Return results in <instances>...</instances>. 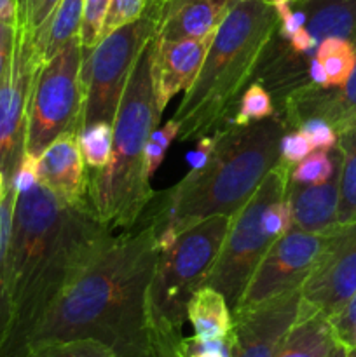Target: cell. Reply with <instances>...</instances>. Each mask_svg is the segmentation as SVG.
Here are the masks:
<instances>
[{
	"instance_id": "8992f818",
	"label": "cell",
	"mask_w": 356,
	"mask_h": 357,
	"mask_svg": "<svg viewBox=\"0 0 356 357\" xmlns=\"http://www.w3.org/2000/svg\"><path fill=\"white\" fill-rule=\"evenodd\" d=\"M230 216L216 215L185 229L175 244L159 251L150 284L154 331L181 335L191 296L206 286Z\"/></svg>"
},
{
	"instance_id": "c3c4849f",
	"label": "cell",
	"mask_w": 356,
	"mask_h": 357,
	"mask_svg": "<svg viewBox=\"0 0 356 357\" xmlns=\"http://www.w3.org/2000/svg\"><path fill=\"white\" fill-rule=\"evenodd\" d=\"M293 2H306V0H293Z\"/></svg>"
},
{
	"instance_id": "ba28073f",
	"label": "cell",
	"mask_w": 356,
	"mask_h": 357,
	"mask_svg": "<svg viewBox=\"0 0 356 357\" xmlns=\"http://www.w3.org/2000/svg\"><path fill=\"white\" fill-rule=\"evenodd\" d=\"M159 9L147 0L138 20L117 28L101 38L91 51H84L80 77L84 84V107L80 131L96 122L114 124L119 103L143 49L154 40Z\"/></svg>"
},
{
	"instance_id": "bcb514c9",
	"label": "cell",
	"mask_w": 356,
	"mask_h": 357,
	"mask_svg": "<svg viewBox=\"0 0 356 357\" xmlns=\"http://www.w3.org/2000/svg\"><path fill=\"white\" fill-rule=\"evenodd\" d=\"M346 357H356V347H346Z\"/></svg>"
},
{
	"instance_id": "4fadbf2b",
	"label": "cell",
	"mask_w": 356,
	"mask_h": 357,
	"mask_svg": "<svg viewBox=\"0 0 356 357\" xmlns=\"http://www.w3.org/2000/svg\"><path fill=\"white\" fill-rule=\"evenodd\" d=\"M356 293V222L337 227L316 271L304 282L300 302L332 319Z\"/></svg>"
},
{
	"instance_id": "f35d334b",
	"label": "cell",
	"mask_w": 356,
	"mask_h": 357,
	"mask_svg": "<svg viewBox=\"0 0 356 357\" xmlns=\"http://www.w3.org/2000/svg\"><path fill=\"white\" fill-rule=\"evenodd\" d=\"M181 338L184 335L156 333V357H181Z\"/></svg>"
},
{
	"instance_id": "7dc6e473",
	"label": "cell",
	"mask_w": 356,
	"mask_h": 357,
	"mask_svg": "<svg viewBox=\"0 0 356 357\" xmlns=\"http://www.w3.org/2000/svg\"><path fill=\"white\" fill-rule=\"evenodd\" d=\"M149 2H150V3H154V6H156L157 9H159V7L163 6V3L166 2V0H149Z\"/></svg>"
},
{
	"instance_id": "d4e9b609",
	"label": "cell",
	"mask_w": 356,
	"mask_h": 357,
	"mask_svg": "<svg viewBox=\"0 0 356 357\" xmlns=\"http://www.w3.org/2000/svg\"><path fill=\"white\" fill-rule=\"evenodd\" d=\"M79 145L84 162L89 171L103 169L112 155L114 145V124L110 122H96L79 132Z\"/></svg>"
},
{
	"instance_id": "1f68e13d",
	"label": "cell",
	"mask_w": 356,
	"mask_h": 357,
	"mask_svg": "<svg viewBox=\"0 0 356 357\" xmlns=\"http://www.w3.org/2000/svg\"><path fill=\"white\" fill-rule=\"evenodd\" d=\"M297 129L307 136L313 150H325V152H330V150H334L335 146H337V132H335V129L332 128L327 121H323V119H306Z\"/></svg>"
},
{
	"instance_id": "7a4b0ae2",
	"label": "cell",
	"mask_w": 356,
	"mask_h": 357,
	"mask_svg": "<svg viewBox=\"0 0 356 357\" xmlns=\"http://www.w3.org/2000/svg\"><path fill=\"white\" fill-rule=\"evenodd\" d=\"M89 202L70 206L38 181L16 195L9 246L13 324L0 357H23L45 312L112 239Z\"/></svg>"
},
{
	"instance_id": "d590c367",
	"label": "cell",
	"mask_w": 356,
	"mask_h": 357,
	"mask_svg": "<svg viewBox=\"0 0 356 357\" xmlns=\"http://www.w3.org/2000/svg\"><path fill=\"white\" fill-rule=\"evenodd\" d=\"M16 37V21H0V80L10 63Z\"/></svg>"
},
{
	"instance_id": "6da1fadb",
	"label": "cell",
	"mask_w": 356,
	"mask_h": 357,
	"mask_svg": "<svg viewBox=\"0 0 356 357\" xmlns=\"http://www.w3.org/2000/svg\"><path fill=\"white\" fill-rule=\"evenodd\" d=\"M159 248L157 227L142 215L114 236L45 312L31 347L91 338L117 357H156L150 284Z\"/></svg>"
},
{
	"instance_id": "3957f363",
	"label": "cell",
	"mask_w": 356,
	"mask_h": 357,
	"mask_svg": "<svg viewBox=\"0 0 356 357\" xmlns=\"http://www.w3.org/2000/svg\"><path fill=\"white\" fill-rule=\"evenodd\" d=\"M288 128L269 117L215 131V149L201 169H191L175 187L156 194L143 215L156 222L163 244L209 216H232L253 195L265 174L281 159L279 145Z\"/></svg>"
},
{
	"instance_id": "4316f807",
	"label": "cell",
	"mask_w": 356,
	"mask_h": 357,
	"mask_svg": "<svg viewBox=\"0 0 356 357\" xmlns=\"http://www.w3.org/2000/svg\"><path fill=\"white\" fill-rule=\"evenodd\" d=\"M23 357H117L107 345L91 338L63 340L31 347Z\"/></svg>"
},
{
	"instance_id": "4dcf8cb0",
	"label": "cell",
	"mask_w": 356,
	"mask_h": 357,
	"mask_svg": "<svg viewBox=\"0 0 356 357\" xmlns=\"http://www.w3.org/2000/svg\"><path fill=\"white\" fill-rule=\"evenodd\" d=\"M147 7V0H110L105 14L100 40L117 28L138 20Z\"/></svg>"
},
{
	"instance_id": "603a6c76",
	"label": "cell",
	"mask_w": 356,
	"mask_h": 357,
	"mask_svg": "<svg viewBox=\"0 0 356 357\" xmlns=\"http://www.w3.org/2000/svg\"><path fill=\"white\" fill-rule=\"evenodd\" d=\"M17 192L13 185L7 188L6 197L0 202V356L6 349L7 338L13 324V305H10L9 284H7V246H9L13 213Z\"/></svg>"
},
{
	"instance_id": "277c9868",
	"label": "cell",
	"mask_w": 356,
	"mask_h": 357,
	"mask_svg": "<svg viewBox=\"0 0 356 357\" xmlns=\"http://www.w3.org/2000/svg\"><path fill=\"white\" fill-rule=\"evenodd\" d=\"M278 30L279 17L271 2H234L213 35L198 79L171 117L180 128L178 142H198L232 121L234 108Z\"/></svg>"
},
{
	"instance_id": "836d02e7",
	"label": "cell",
	"mask_w": 356,
	"mask_h": 357,
	"mask_svg": "<svg viewBox=\"0 0 356 357\" xmlns=\"http://www.w3.org/2000/svg\"><path fill=\"white\" fill-rule=\"evenodd\" d=\"M311 152H313V146H311L309 139L299 129H290L281 138L279 153H281V159L288 162L292 167L302 162Z\"/></svg>"
},
{
	"instance_id": "9c48e42d",
	"label": "cell",
	"mask_w": 356,
	"mask_h": 357,
	"mask_svg": "<svg viewBox=\"0 0 356 357\" xmlns=\"http://www.w3.org/2000/svg\"><path fill=\"white\" fill-rule=\"evenodd\" d=\"M82 58L84 49L77 37L38 68L28 103L27 153L38 157L61 132H80L84 107Z\"/></svg>"
},
{
	"instance_id": "8d00e7d4",
	"label": "cell",
	"mask_w": 356,
	"mask_h": 357,
	"mask_svg": "<svg viewBox=\"0 0 356 357\" xmlns=\"http://www.w3.org/2000/svg\"><path fill=\"white\" fill-rule=\"evenodd\" d=\"M288 51L292 52L295 58H302V56L309 54L311 51H314L316 49V40H314L313 37H311L309 31L306 30V26L300 28L299 31H295V33L292 35V37L288 38Z\"/></svg>"
},
{
	"instance_id": "f6af8a7d",
	"label": "cell",
	"mask_w": 356,
	"mask_h": 357,
	"mask_svg": "<svg viewBox=\"0 0 356 357\" xmlns=\"http://www.w3.org/2000/svg\"><path fill=\"white\" fill-rule=\"evenodd\" d=\"M328 357H346V347L342 344L335 345V349L332 351V354Z\"/></svg>"
},
{
	"instance_id": "f1b7e54d",
	"label": "cell",
	"mask_w": 356,
	"mask_h": 357,
	"mask_svg": "<svg viewBox=\"0 0 356 357\" xmlns=\"http://www.w3.org/2000/svg\"><path fill=\"white\" fill-rule=\"evenodd\" d=\"M178 131H180L178 124L173 119H170L163 128H157L150 135V138L147 139L145 153H143V176L149 183L154 174H156V171L159 169L170 145L175 139H178Z\"/></svg>"
},
{
	"instance_id": "ab89813d",
	"label": "cell",
	"mask_w": 356,
	"mask_h": 357,
	"mask_svg": "<svg viewBox=\"0 0 356 357\" xmlns=\"http://www.w3.org/2000/svg\"><path fill=\"white\" fill-rule=\"evenodd\" d=\"M35 2L37 0H16V26L27 28Z\"/></svg>"
},
{
	"instance_id": "d6a6232c",
	"label": "cell",
	"mask_w": 356,
	"mask_h": 357,
	"mask_svg": "<svg viewBox=\"0 0 356 357\" xmlns=\"http://www.w3.org/2000/svg\"><path fill=\"white\" fill-rule=\"evenodd\" d=\"M335 338L344 347H356V293L342 307L341 312L330 319Z\"/></svg>"
},
{
	"instance_id": "7bdbcfd3",
	"label": "cell",
	"mask_w": 356,
	"mask_h": 357,
	"mask_svg": "<svg viewBox=\"0 0 356 357\" xmlns=\"http://www.w3.org/2000/svg\"><path fill=\"white\" fill-rule=\"evenodd\" d=\"M181 357H230L227 352H215V351H206V352H191V354H181Z\"/></svg>"
},
{
	"instance_id": "30bf717a",
	"label": "cell",
	"mask_w": 356,
	"mask_h": 357,
	"mask_svg": "<svg viewBox=\"0 0 356 357\" xmlns=\"http://www.w3.org/2000/svg\"><path fill=\"white\" fill-rule=\"evenodd\" d=\"M335 229L320 234L290 229L285 236L276 239L255 268L236 309L302 289L304 282L327 253Z\"/></svg>"
},
{
	"instance_id": "f546056e",
	"label": "cell",
	"mask_w": 356,
	"mask_h": 357,
	"mask_svg": "<svg viewBox=\"0 0 356 357\" xmlns=\"http://www.w3.org/2000/svg\"><path fill=\"white\" fill-rule=\"evenodd\" d=\"M108 3H110V0H86L82 23H80L79 31V38L84 51H91L100 42L101 28H103Z\"/></svg>"
},
{
	"instance_id": "8fae6325",
	"label": "cell",
	"mask_w": 356,
	"mask_h": 357,
	"mask_svg": "<svg viewBox=\"0 0 356 357\" xmlns=\"http://www.w3.org/2000/svg\"><path fill=\"white\" fill-rule=\"evenodd\" d=\"M40 66L34 37L16 26L13 56L0 80V171L7 185L13 181L24 152L28 103Z\"/></svg>"
},
{
	"instance_id": "52a82bcc",
	"label": "cell",
	"mask_w": 356,
	"mask_h": 357,
	"mask_svg": "<svg viewBox=\"0 0 356 357\" xmlns=\"http://www.w3.org/2000/svg\"><path fill=\"white\" fill-rule=\"evenodd\" d=\"M290 174L292 166L279 159L253 195L230 216L218 257L206 279V286L225 296L230 310L236 309L255 268L276 241L265 230L264 213L269 204L288 194Z\"/></svg>"
},
{
	"instance_id": "83f0119b",
	"label": "cell",
	"mask_w": 356,
	"mask_h": 357,
	"mask_svg": "<svg viewBox=\"0 0 356 357\" xmlns=\"http://www.w3.org/2000/svg\"><path fill=\"white\" fill-rule=\"evenodd\" d=\"M272 115H274V103H272L271 93L265 89L264 84L251 82L244 89L237 105V112L230 122L236 126H246L250 122L272 117Z\"/></svg>"
},
{
	"instance_id": "cb8c5ba5",
	"label": "cell",
	"mask_w": 356,
	"mask_h": 357,
	"mask_svg": "<svg viewBox=\"0 0 356 357\" xmlns=\"http://www.w3.org/2000/svg\"><path fill=\"white\" fill-rule=\"evenodd\" d=\"M314 58L327 73L328 87H342L356 65V45L346 38H323L314 49Z\"/></svg>"
},
{
	"instance_id": "7c38bea8",
	"label": "cell",
	"mask_w": 356,
	"mask_h": 357,
	"mask_svg": "<svg viewBox=\"0 0 356 357\" xmlns=\"http://www.w3.org/2000/svg\"><path fill=\"white\" fill-rule=\"evenodd\" d=\"M300 289L278 298L237 307L227 344L230 357H274L279 344L299 317Z\"/></svg>"
},
{
	"instance_id": "d6986e66",
	"label": "cell",
	"mask_w": 356,
	"mask_h": 357,
	"mask_svg": "<svg viewBox=\"0 0 356 357\" xmlns=\"http://www.w3.org/2000/svg\"><path fill=\"white\" fill-rule=\"evenodd\" d=\"M299 9L307 21L306 30L318 42L323 38H346L356 45V0H306Z\"/></svg>"
},
{
	"instance_id": "b9f144b4",
	"label": "cell",
	"mask_w": 356,
	"mask_h": 357,
	"mask_svg": "<svg viewBox=\"0 0 356 357\" xmlns=\"http://www.w3.org/2000/svg\"><path fill=\"white\" fill-rule=\"evenodd\" d=\"M0 21H16V0H0Z\"/></svg>"
},
{
	"instance_id": "44dd1931",
	"label": "cell",
	"mask_w": 356,
	"mask_h": 357,
	"mask_svg": "<svg viewBox=\"0 0 356 357\" xmlns=\"http://www.w3.org/2000/svg\"><path fill=\"white\" fill-rule=\"evenodd\" d=\"M86 0H61L51 20L34 37L35 51L44 65L58 54L68 42L79 37Z\"/></svg>"
},
{
	"instance_id": "ac0fdd59",
	"label": "cell",
	"mask_w": 356,
	"mask_h": 357,
	"mask_svg": "<svg viewBox=\"0 0 356 357\" xmlns=\"http://www.w3.org/2000/svg\"><path fill=\"white\" fill-rule=\"evenodd\" d=\"M337 344L330 319L300 302L299 317L281 340L274 357H328Z\"/></svg>"
},
{
	"instance_id": "5bb4252c",
	"label": "cell",
	"mask_w": 356,
	"mask_h": 357,
	"mask_svg": "<svg viewBox=\"0 0 356 357\" xmlns=\"http://www.w3.org/2000/svg\"><path fill=\"white\" fill-rule=\"evenodd\" d=\"M209 38H181L166 40L154 37L152 42V82L157 108L164 112L178 93H185L198 79L212 45Z\"/></svg>"
},
{
	"instance_id": "484cf974",
	"label": "cell",
	"mask_w": 356,
	"mask_h": 357,
	"mask_svg": "<svg viewBox=\"0 0 356 357\" xmlns=\"http://www.w3.org/2000/svg\"><path fill=\"white\" fill-rule=\"evenodd\" d=\"M341 166V152L335 146L330 152L325 150H316L311 152L302 162L295 166L290 174V181L299 185H318L325 183L337 173Z\"/></svg>"
},
{
	"instance_id": "7402d4cb",
	"label": "cell",
	"mask_w": 356,
	"mask_h": 357,
	"mask_svg": "<svg viewBox=\"0 0 356 357\" xmlns=\"http://www.w3.org/2000/svg\"><path fill=\"white\" fill-rule=\"evenodd\" d=\"M337 149L341 152L337 227H348L356 222V128L339 136Z\"/></svg>"
},
{
	"instance_id": "e0dca14e",
	"label": "cell",
	"mask_w": 356,
	"mask_h": 357,
	"mask_svg": "<svg viewBox=\"0 0 356 357\" xmlns=\"http://www.w3.org/2000/svg\"><path fill=\"white\" fill-rule=\"evenodd\" d=\"M339 169L325 183L299 185L290 181L288 199L293 213L292 229L309 234L337 229Z\"/></svg>"
},
{
	"instance_id": "2e32d148",
	"label": "cell",
	"mask_w": 356,
	"mask_h": 357,
	"mask_svg": "<svg viewBox=\"0 0 356 357\" xmlns=\"http://www.w3.org/2000/svg\"><path fill=\"white\" fill-rule=\"evenodd\" d=\"M236 0H166L159 7L156 37L166 40L209 38Z\"/></svg>"
},
{
	"instance_id": "e575fe53",
	"label": "cell",
	"mask_w": 356,
	"mask_h": 357,
	"mask_svg": "<svg viewBox=\"0 0 356 357\" xmlns=\"http://www.w3.org/2000/svg\"><path fill=\"white\" fill-rule=\"evenodd\" d=\"M59 2H61V0H37L24 30H27L31 37H35V35H37L38 31L45 26V23L51 20L52 13H54L56 7L59 6Z\"/></svg>"
},
{
	"instance_id": "74e56055",
	"label": "cell",
	"mask_w": 356,
	"mask_h": 357,
	"mask_svg": "<svg viewBox=\"0 0 356 357\" xmlns=\"http://www.w3.org/2000/svg\"><path fill=\"white\" fill-rule=\"evenodd\" d=\"M198 145H195L194 152H191L187 155V162L191 166V169H201L206 164V160L212 155L213 149H215V135L213 136H205V138L198 139Z\"/></svg>"
},
{
	"instance_id": "ffe728a7",
	"label": "cell",
	"mask_w": 356,
	"mask_h": 357,
	"mask_svg": "<svg viewBox=\"0 0 356 357\" xmlns=\"http://www.w3.org/2000/svg\"><path fill=\"white\" fill-rule=\"evenodd\" d=\"M187 319L199 340H227L232 330V310L225 296L212 286H202L191 296Z\"/></svg>"
},
{
	"instance_id": "681fc988",
	"label": "cell",
	"mask_w": 356,
	"mask_h": 357,
	"mask_svg": "<svg viewBox=\"0 0 356 357\" xmlns=\"http://www.w3.org/2000/svg\"><path fill=\"white\" fill-rule=\"evenodd\" d=\"M265 2H271L272 3V2H274V0H265ZM292 2H293V0H292Z\"/></svg>"
},
{
	"instance_id": "60d3db41",
	"label": "cell",
	"mask_w": 356,
	"mask_h": 357,
	"mask_svg": "<svg viewBox=\"0 0 356 357\" xmlns=\"http://www.w3.org/2000/svg\"><path fill=\"white\" fill-rule=\"evenodd\" d=\"M309 80L313 84H316V86L320 87H328V80H327V73H325V68L321 66V63L318 61L316 58H311L309 59Z\"/></svg>"
},
{
	"instance_id": "ee69618b",
	"label": "cell",
	"mask_w": 356,
	"mask_h": 357,
	"mask_svg": "<svg viewBox=\"0 0 356 357\" xmlns=\"http://www.w3.org/2000/svg\"><path fill=\"white\" fill-rule=\"evenodd\" d=\"M7 188H9V185H7V180H6V176H3V173L0 171V202H2V199L6 197Z\"/></svg>"
},
{
	"instance_id": "9a60e30c",
	"label": "cell",
	"mask_w": 356,
	"mask_h": 357,
	"mask_svg": "<svg viewBox=\"0 0 356 357\" xmlns=\"http://www.w3.org/2000/svg\"><path fill=\"white\" fill-rule=\"evenodd\" d=\"M38 181L61 202L79 206L87 199V173L79 132L65 131L38 155Z\"/></svg>"
},
{
	"instance_id": "5b68a950",
	"label": "cell",
	"mask_w": 356,
	"mask_h": 357,
	"mask_svg": "<svg viewBox=\"0 0 356 357\" xmlns=\"http://www.w3.org/2000/svg\"><path fill=\"white\" fill-rule=\"evenodd\" d=\"M152 42L136 61L119 103L110 160L103 169L87 173L91 208L112 234L133 229L156 195L143 176L147 139L157 129L163 114L154 93Z\"/></svg>"
}]
</instances>
